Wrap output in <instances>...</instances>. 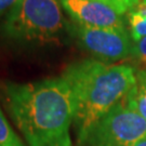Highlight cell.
<instances>
[{"label":"cell","mask_w":146,"mask_h":146,"mask_svg":"<svg viewBox=\"0 0 146 146\" xmlns=\"http://www.w3.org/2000/svg\"><path fill=\"white\" fill-rule=\"evenodd\" d=\"M7 107L28 146H73L72 91L63 77L7 82Z\"/></svg>","instance_id":"cell-1"},{"label":"cell","mask_w":146,"mask_h":146,"mask_svg":"<svg viewBox=\"0 0 146 146\" xmlns=\"http://www.w3.org/2000/svg\"><path fill=\"white\" fill-rule=\"evenodd\" d=\"M62 77L72 91L73 125L79 142L98 120L127 98L136 82V70L125 64L84 60L68 65Z\"/></svg>","instance_id":"cell-2"},{"label":"cell","mask_w":146,"mask_h":146,"mask_svg":"<svg viewBox=\"0 0 146 146\" xmlns=\"http://www.w3.org/2000/svg\"><path fill=\"white\" fill-rule=\"evenodd\" d=\"M68 24L60 0H21L0 24V38L20 48L58 44Z\"/></svg>","instance_id":"cell-3"},{"label":"cell","mask_w":146,"mask_h":146,"mask_svg":"<svg viewBox=\"0 0 146 146\" xmlns=\"http://www.w3.org/2000/svg\"><path fill=\"white\" fill-rule=\"evenodd\" d=\"M146 137V121L125 100L94 123L79 146H133Z\"/></svg>","instance_id":"cell-4"},{"label":"cell","mask_w":146,"mask_h":146,"mask_svg":"<svg viewBox=\"0 0 146 146\" xmlns=\"http://www.w3.org/2000/svg\"><path fill=\"white\" fill-rule=\"evenodd\" d=\"M68 31L98 61L110 64L132 58L134 42L128 28L87 27L73 22L68 24Z\"/></svg>","instance_id":"cell-5"},{"label":"cell","mask_w":146,"mask_h":146,"mask_svg":"<svg viewBox=\"0 0 146 146\" xmlns=\"http://www.w3.org/2000/svg\"><path fill=\"white\" fill-rule=\"evenodd\" d=\"M74 23L96 28H128L127 17L102 0H60Z\"/></svg>","instance_id":"cell-6"},{"label":"cell","mask_w":146,"mask_h":146,"mask_svg":"<svg viewBox=\"0 0 146 146\" xmlns=\"http://www.w3.org/2000/svg\"><path fill=\"white\" fill-rule=\"evenodd\" d=\"M125 101L146 121V69L136 70V82Z\"/></svg>","instance_id":"cell-7"},{"label":"cell","mask_w":146,"mask_h":146,"mask_svg":"<svg viewBox=\"0 0 146 146\" xmlns=\"http://www.w3.org/2000/svg\"><path fill=\"white\" fill-rule=\"evenodd\" d=\"M128 31L133 42L146 37V2L141 0L133 10L127 13Z\"/></svg>","instance_id":"cell-8"},{"label":"cell","mask_w":146,"mask_h":146,"mask_svg":"<svg viewBox=\"0 0 146 146\" xmlns=\"http://www.w3.org/2000/svg\"><path fill=\"white\" fill-rule=\"evenodd\" d=\"M0 146H25L0 107Z\"/></svg>","instance_id":"cell-9"},{"label":"cell","mask_w":146,"mask_h":146,"mask_svg":"<svg viewBox=\"0 0 146 146\" xmlns=\"http://www.w3.org/2000/svg\"><path fill=\"white\" fill-rule=\"evenodd\" d=\"M139 69H146V37L134 42L132 58Z\"/></svg>","instance_id":"cell-10"},{"label":"cell","mask_w":146,"mask_h":146,"mask_svg":"<svg viewBox=\"0 0 146 146\" xmlns=\"http://www.w3.org/2000/svg\"><path fill=\"white\" fill-rule=\"evenodd\" d=\"M102 1L122 15H127L128 12L133 10L141 2V0H102Z\"/></svg>","instance_id":"cell-11"},{"label":"cell","mask_w":146,"mask_h":146,"mask_svg":"<svg viewBox=\"0 0 146 146\" xmlns=\"http://www.w3.org/2000/svg\"><path fill=\"white\" fill-rule=\"evenodd\" d=\"M21 0H0V17L7 15Z\"/></svg>","instance_id":"cell-12"},{"label":"cell","mask_w":146,"mask_h":146,"mask_svg":"<svg viewBox=\"0 0 146 146\" xmlns=\"http://www.w3.org/2000/svg\"><path fill=\"white\" fill-rule=\"evenodd\" d=\"M133 146H146V137L142 139L141 141H139L137 143H135Z\"/></svg>","instance_id":"cell-13"},{"label":"cell","mask_w":146,"mask_h":146,"mask_svg":"<svg viewBox=\"0 0 146 146\" xmlns=\"http://www.w3.org/2000/svg\"><path fill=\"white\" fill-rule=\"evenodd\" d=\"M143 1H145V2H146V0H143Z\"/></svg>","instance_id":"cell-14"}]
</instances>
